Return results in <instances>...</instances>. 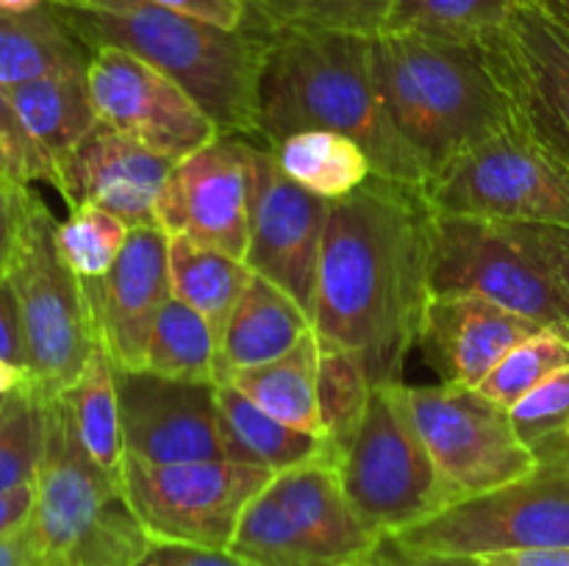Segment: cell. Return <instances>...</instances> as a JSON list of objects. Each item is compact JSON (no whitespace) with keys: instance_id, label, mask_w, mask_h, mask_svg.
Listing matches in <instances>:
<instances>
[{"instance_id":"obj_1","label":"cell","mask_w":569,"mask_h":566,"mask_svg":"<svg viewBox=\"0 0 569 566\" xmlns=\"http://www.w3.org/2000/svg\"><path fill=\"white\" fill-rule=\"evenodd\" d=\"M431 228L422 186L376 172L328 211L311 331L320 347L361 353L372 386L403 383L417 350L431 303Z\"/></svg>"},{"instance_id":"obj_2","label":"cell","mask_w":569,"mask_h":566,"mask_svg":"<svg viewBox=\"0 0 569 566\" xmlns=\"http://www.w3.org/2000/svg\"><path fill=\"white\" fill-rule=\"evenodd\" d=\"M337 131L353 139L376 175L426 186V166L395 128L372 72V37L267 31L250 142L270 150L289 133Z\"/></svg>"},{"instance_id":"obj_3","label":"cell","mask_w":569,"mask_h":566,"mask_svg":"<svg viewBox=\"0 0 569 566\" xmlns=\"http://www.w3.org/2000/svg\"><path fill=\"white\" fill-rule=\"evenodd\" d=\"M89 50L120 48L178 83L217 125L220 137L253 139L256 81L267 31L164 9L153 0H53Z\"/></svg>"},{"instance_id":"obj_4","label":"cell","mask_w":569,"mask_h":566,"mask_svg":"<svg viewBox=\"0 0 569 566\" xmlns=\"http://www.w3.org/2000/svg\"><path fill=\"white\" fill-rule=\"evenodd\" d=\"M372 72L395 128L426 166L428 181L456 155L515 122L481 42L378 33Z\"/></svg>"},{"instance_id":"obj_5","label":"cell","mask_w":569,"mask_h":566,"mask_svg":"<svg viewBox=\"0 0 569 566\" xmlns=\"http://www.w3.org/2000/svg\"><path fill=\"white\" fill-rule=\"evenodd\" d=\"M31 527L42 566H137L153 538L133 514L122 477L83 449L64 400H48Z\"/></svg>"},{"instance_id":"obj_6","label":"cell","mask_w":569,"mask_h":566,"mask_svg":"<svg viewBox=\"0 0 569 566\" xmlns=\"http://www.w3.org/2000/svg\"><path fill=\"white\" fill-rule=\"evenodd\" d=\"M56 220L31 192L9 283L20 305L28 353V386L42 400H59L100 344L98 311L87 283L56 247Z\"/></svg>"},{"instance_id":"obj_7","label":"cell","mask_w":569,"mask_h":566,"mask_svg":"<svg viewBox=\"0 0 569 566\" xmlns=\"http://www.w3.org/2000/svg\"><path fill=\"white\" fill-rule=\"evenodd\" d=\"M337 469L350 505L378 538L398 536L450 505L411 416L406 383L372 386L365 420Z\"/></svg>"},{"instance_id":"obj_8","label":"cell","mask_w":569,"mask_h":566,"mask_svg":"<svg viewBox=\"0 0 569 566\" xmlns=\"http://www.w3.org/2000/svg\"><path fill=\"white\" fill-rule=\"evenodd\" d=\"M422 192L437 214L569 228V166L517 122L448 161Z\"/></svg>"},{"instance_id":"obj_9","label":"cell","mask_w":569,"mask_h":566,"mask_svg":"<svg viewBox=\"0 0 569 566\" xmlns=\"http://www.w3.org/2000/svg\"><path fill=\"white\" fill-rule=\"evenodd\" d=\"M431 297H483L569 336V297L553 272L503 222L433 211Z\"/></svg>"},{"instance_id":"obj_10","label":"cell","mask_w":569,"mask_h":566,"mask_svg":"<svg viewBox=\"0 0 569 566\" xmlns=\"http://www.w3.org/2000/svg\"><path fill=\"white\" fill-rule=\"evenodd\" d=\"M392 538L415 553L476 558L509 549L569 547V466L539 464L531 475L456 499Z\"/></svg>"},{"instance_id":"obj_11","label":"cell","mask_w":569,"mask_h":566,"mask_svg":"<svg viewBox=\"0 0 569 566\" xmlns=\"http://www.w3.org/2000/svg\"><path fill=\"white\" fill-rule=\"evenodd\" d=\"M122 488L153 542L228 549L244 508L276 472L237 461L148 464L126 455Z\"/></svg>"},{"instance_id":"obj_12","label":"cell","mask_w":569,"mask_h":566,"mask_svg":"<svg viewBox=\"0 0 569 566\" xmlns=\"http://www.w3.org/2000/svg\"><path fill=\"white\" fill-rule=\"evenodd\" d=\"M409 405L450 503L492 492L539 466L537 455L517 436L509 408L478 388L409 386Z\"/></svg>"},{"instance_id":"obj_13","label":"cell","mask_w":569,"mask_h":566,"mask_svg":"<svg viewBox=\"0 0 569 566\" xmlns=\"http://www.w3.org/2000/svg\"><path fill=\"white\" fill-rule=\"evenodd\" d=\"M515 122L569 166V20L545 0H526L481 39Z\"/></svg>"},{"instance_id":"obj_14","label":"cell","mask_w":569,"mask_h":566,"mask_svg":"<svg viewBox=\"0 0 569 566\" xmlns=\"http://www.w3.org/2000/svg\"><path fill=\"white\" fill-rule=\"evenodd\" d=\"M328 211L331 200L306 192L278 166L270 150L250 142V239L244 264L292 294L309 316H315Z\"/></svg>"},{"instance_id":"obj_15","label":"cell","mask_w":569,"mask_h":566,"mask_svg":"<svg viewBox=\"0 0 569 566\" xmlns=\"http://www.w3.org/2000/svg\"><path fill=\"white\" fill-rule=\"evenodd\" d=\"M87 81L98 120L156 153L181 161L220 137L211 117L172 78L128 50H92Z\"/></svg>"},{"instance_id":"obj_16","label":"cell","mask_w":569,"mask_h":566,"mask_svg":"<svg viewBox=\"0 0 569 566\" xmlns=\"http://www.w3.org/2000/svg\"><path fill=\"white\" fill-rule=\"evenodd\" d=\"M156 225L244 261L250 239V142L217 137L176 161L156 203Z\"/></svg>"},{"instance_id":"obj_17","label":"cell","mask_w":569,"mask_h":566,"mask_svg":"<svg viewBox=\"0 0 569 566\" xmlns=\"http://www.w3.org/2000/svg\"><path fill=\"white\" fill-rule=\"evenodd\" d=\"M122 447L148 464L228 461L217 383L172 381L148 370H114Z\"/></svg>"},{"instance_id":"obj_18","label":"cell","mask_w":569,"mask_h":566,"mask_svg":"<svg viewBox=\"0 0 569 566\" xmlns=\"http://www.w3.org/2000/svg\"><path fill=\"white\" fill-rule=\"evenodd\" d=\"M87 286L98 311L100 342L114 370H142L150 331L172 297L170 233L159 225L131 228L109 275Z\"/></svg>"},{"instance_id":"obj_19","label":"cell","mask_w":569,"mask_h":566,"mask_svg":"<svg viewBox=\"0 0 569 566\" xmlns=\"http://www.w3.org/2000/svg\"><path fill=\"white\" fill-rule=\"evenodd\" d=\"M176 159L98 122L61 166L59 194L67 205L94 203L128 228L156 225V203Z\"/></svg>"},{"instance_id":"obj_20","label":"cell","mask_w":569,"mask_h":566,"mask_svg":"<svg viewBox=\"0 0 569 566\" xmlns=\"http://www.w3.org/2000/svg\"><path fill=\"white\" fill-rule=\"evenodd\" d=\"M539 322L506 311L483 297H431L422 320V358L439 375V383L478 388L489 372L533 333Z\"/></svg>"},{"instance_id":"obj_21","label":"cell","mask_w":569,"mask_h":566,"mask_svg":"<svg viewBox=\"0 0 569 566\" xmlns=\"http://www.w3.org/2000/svg\"><path fill=\"white\" fill-rule=\"evenodd\" d=\"M270 492L292 516L295 525L337 566L359 564L381 542L350 505L333 461H311L278 472Z\"/></svg>"},{"instance_id":"obj_22","label":"cell","mask_w":569,"mask_h":566,"mask_svg":"<svg viewBox=\"0 0 569 566\" xmlns=\"http://www.w3.org/2000/svg\"><path fill=\"white\" fill-rule=\"evenodd\" d=\"M309 331L311 316L300 309L298 300L250 272L217 344V383L228 381L233 372L281 358Z\"/></svg>"},{"instance_id":"obj_23","label":"cell","mask_w":569,"mask_h":566,"mask_svg":"<svg viewBox=\"0 0 569 566\" xmlns=\"http://www.w3.org/2000/svg\"><path fill=\"white\" fill-rule=\"evenodd\" d=\"M217 403L228 461L264 466L276 475L311 461H333L339 466V453L328 438L276 420L231 383H217Z\"/></svg>"},{"instance_id":"obj_24","label":"cell","mask_w":569,"mask_h":566,"mask_svg":"<svg viewBox=\"0 0 569 566\" xmlns=\"http://www.w3.org/2000/svg\"><path fill=\"white\" fill-rule=\"evenodd\" d=\"M92 50L81 42L59 6L0 11V87L11 89L56 72L89 70Z\"/></svg>"},{"instance_id":"obj_25","label":"cell","mask_w":569,"mask_h":566,"mask_svg":"<svg viewBox=\"0 0 569 566\" xmlns=\"http://www.w3.org/2000/svg\"><path fill=\"white\" fill-rule=\"evenodd\" d=\"M6 92L26 131L59 170L61 186V166L100 122L94 114L92 94H89L87 70L56 72V75L37 78Z\"/></svg>"},{"instance_id":"obj_26","label":"cell","mask_w":569,"mask_h":566,"mask_svg":"<svg viewBox=\"0 0 569 566\" xmlns=\"http://www.w3.org/2000/svg\"><path fill=\"white\" fill-rule=\"evenodd\" d=\"M317 366H320V342L315 331H309L281 358L253 366V370L233 372L222 383H231L276 420L322 436L320 405H317Z\"/></svg>"},{"instance_id":"obj_27","label":"cell","mask_w":569,"mask_h":566,"mask_svg":"<svg viewBox=\"0 0 569 566\" xmlns=\"http://www.w3.org/2000/svg\"><path fill=\"white\" fill-rule=\"evenodd\" d=\"M270 153L298 186L331 203L353 194L372 175L370 155L337 131L289 133Z\"/></svg>"},{"instance_id":"obj_28","label":"cell","mask_w":569,"mask_h":566,"mask_svg":"<svg viewBox=\"0 0 569 566\" xmlns=\"http://www.w3.org/2000/svg\"><path fill=\"white\" fill-rule=\"evenodd\" d=\"M250 281L244 261L220 250L200 247L183 236H170V286L172 297L198 311L214 331L220 344L233 305Z\"/></svg>"},{"instance_id":"obj_29","label":"cell","mask_w":569,"mask_h":566,"mask_svg":"<svg viewBox=\"0 0 569 566\" xmlns=\"http://www.w3.org/2000/svg\"><path fill=\"white\" fill-rule=\"evenodd\" d=\"M72 416L83 449L111 475H122V422H120V392H117V372L109 358V350L100 342L89 355L87 366L78 381L61 394Z\"/></svg>"},{"instance_id":"obj_30","label":"cell","mask_w":569,"mask_h":566,"mask_svg":"<svg viewBox=\"0 0 569 566\" xmlns=\"http://www.w3.org/2000/svg\"><path fill=\"white\" fill-rule=\"evenodd\" d=\"M142 370L172 381L217 383L214 331L198 311L170 297L150 331Z\"/></svg>"},{"instance_id":"obj_31","label":"cell","mask_w":569,"mask_h":566,"mask_svg":"<svg viewBox=\"0 0 569 566\" xmlns=\"http://www.w3.org/2000/svg\"><path fill=\"white\" fill-rule=\"evenodd\" d=\"M526 0H392L381 33H420L445 42H481Z\"/></svg>"},{"instance_id":"obj_32","label":"cell","mask_w":569,"mask_h":566,"mask_svg":"<svg viewBox=\"0 0 569 566\" xmlns=\"http://www.w3.org/2000/svg\"><path fill=\"white\" fill-rule=\"evenodd\" d=\"M228 549L248 566H337L295 525L270 486L244 508Z\"/></svg>"},{"instance_id":"obj_33","label":"cell","mask_w":569,"mask_h":566,"mask_svg":"<svg viewBox=\"0 0 569 566\" xmlns=\"http://www.w3.org/2000/svg\"><path fill=\"white\" fill-rule=\"evenodd\" d=\"M392 0H244V22L261 31H339L378 37Z\"/></svg>"},{"instance_id":"obj_34","label":"cell","mask_w":569,"mask_h":566,"mask_svg":"<svg viewBox=\"0 0 569 566\" xmlns=\"http://www.w3.org/2000/svg\"><path fill=\"white\" fill-rule=\"evenodd\" d=\"M370 394L372 381L361 353L345 347H320L317 405H320L322 436L331 442L339 458L365 420Z\"/></svg>"},{"instance_id":"obj_35","label":"cell","mask_w":569,"mask_h":566,"mask_svg":"<svg viewBox=\"0 0 569 566\" xmlns=\"http://www.w3.org/2000/svg\"><path fill=\"white\" fill-rule=\"evenodd\" d=\"M131 228L94 203L72 205L70 216L56 225V247L83 283H100L122 253Z\"/></svg>"},{"instance_id":"obj_36","label":"cell","mask_w":569,"mask_h":566,"mask_svg":"<svg viewBox=\"0 0 569 566\" xmlns=\"http://www.w3.org/2000/svg\"><path fill=\"white\" fill-rule=\"evenodd\" d=\"M48 431V400L31 386L6 397L0 411V494L33 483Z\"/></svg>"},{"instance_id":"obj_37","label":"cell","mask_w":569,"mask_h":566,"mask_svg":"<svg viewBox=\"0 0 569 566\" xmlns=\"http://www.w3.org/2000/svg\"><path fill=\"white\" fill-rule=\"evenodd\" d=\"M569 366V336L559 331H545L533 333L526 342L517 344L492 372L487 381L478 386L483 397L492 403L511 408L520 403L528 392L553 377L556 372L567 370Z\"/></svg>"},{"instance_id":"obj_38","label":"cell","mask_w":569,"mask_h":566,"mask_svg":"<svg viewBox=\"0 0 569 566\" xmlns=\"http://www.w3.org/2000/svg\"><path fill=\"white\" fill-rule=\"evenodd\" d=\"M520 442L533 455L548 453L569 433V366L556 372L509 408Z\"/></svg>"},{"instance_id":"obj_39","label":"cell","mask_w":569,"mask_h":566,"mask_svg":"<svg viewBox=\"0 0 569 566\" xmlns=\"http://www.w3.org/2000/svg\"><path fill=\"white\" fill-rule=\"evenodd\" d=\"M517 242L526 244L559 281L569 297V228L556 225H526V222H503Z\"/></svg>"},{"instance_id":"obj_40","label":"cell","mask_w":569,"mask_h":566,"mask_svg":"<svg viewBox=\"0 0 569 566\" xmlns=\"http://www.w3.org/2000/svg\"><path fill=\"white\" fill-rule=\"evenodd\" d=\"M31 192L33 186H22L0 175V277L9 275L14 261Z\"/></svg>"},{"instance_id":"obj_41","label":"cell","mask_w":569,"mask_h":566,"mask_svg":"<svg viewBox=\"0 0 569 566\" xmlns=\"http://www.w3.org/2000/svg\"><path fill=\"white\" fill-rule=\"evenodd\" d=\"M137 566H248L231 549L198 547V544L153 542Z\"/></svg>"},{"instance_id":"obj_42","label":"cell","mask_w":569,"mask_h":566,"mask_svg":"<svg viewBox=\"0 0 569 566\" xmlns=\"http://www.w3.org/2000/svg\"><path fill=\"white\" fill-rule=\"evenodd\" d=\"M0 358L28 372L26 336H22L20 305L9 277H0Z\"/></svg>"},{"instance_id":"obj_43","label":"cell","mask_w":569,"mask_h":566,"mask_svg":"<svg viewBox=\"0 0 569 566\" xmlns=\"http://www.w3.org/2000/svg\"><path fill=\"white\" fill-rule=\"evenodd\" d=\"M164 9L181 11V14L198 17V20L214 22L220 28H242L244 0H153Z\"/></svg>"},{"instance_id":"obj_44","label":"cell","mask_w":569,"mask_h":566,"mask_svg":"<svg viewBox=\"0 0 569 566\" xmlns=\"http://www.w3.org/2000/svg\"><path fill=\"white\" fill-rule=\"evenodd\" d=\"M33 503H37V486L33 483L0 494V538L31 522Z\"/></svg>"},{"instance_id":"obj_45","label":"cell","mask_w":569,"mask_h":566,"mask_svg":"<svg viewBox=\"0 0 569 566\" xmlns=\"http://www.w3.org/2000/svg\"><path fill=\"white\" fill-rule=\"evenodd\" d=\"M483 566H569V547L509 549V553L478 555Z\"/></svg>"},{"instance_id":"obj_46","label":"cell","mask_w":569,"mask_h":566,"mask_svg":"<svg viewBox=\"0 0 569 566\" xmlns=\"http://www.w3.org/2000/svg\"><path fill=\"white\" fill-rule=\"evenodd\" d=\"M0 566H42L31 522L0 538Z\"/></svg>"},{"instance_id":"obj_47","label":"cell","mask_w":569,"mask_h":566,"mask_svg":"<svg viewBox=\"0 0 569 566\" xmlns=\"http://www.w3.org/2000/svg\"><path fill=\"white\" fill-rule=\"evenodd\" d=\"M392 538V536H389ZM395 542V538H392ZM395 547H398V558L403 566H483L481 558H476V555H445V553H415V549H406L400 547L398 542H395Z\"/></svg>"},{"instance_id":"obj_48","label":"cell","mask_w":569,"mask_h":566,"mask_svg":"<svg viewBox=\"0 0 569 566\" xmlns=\"http://www.w3.org/2000/svg\"><path fill=\"white\" fill-rule=\"evenodd\" d=\"M353 566H403L398 558V547H395V542L389 536H383L381 542L376 544V547L370 549V553L365 555V558L359 560V564Z\"/></svg>"},{"instance_id":"obj_49","label":"cell","mask_w":569,"mask_h":566,"mask_svg":"<svg viewBox=\"0 0 569 566\" xmlns=\"http://www.w3.org/2000/svg\"><path fill=\"white\" fill-rule=\"evenodd\" d=\"M28 383V372L20 366L9 364V361L0 358V397H9L11 392L22 388Z\"/></svg>"},{"instance_id":"obj_50","label":"cell","mask_w":569,"mask_h":566,"mask_svg":"<svg viewBox=\"0 0 569 566\" xmlns=\"http://www.w3.org/2000/svg\"><path fill=\"white\" fill-rule=\"evenodd\" d=\"M539 464H565V466H569V433L565 438H561L559 444H553L548 453L539 455Z\"/></svg>"},{"instance_id":"obj_51","label":"cell","mask_w":569,"mask_h":566,"mask_svg":"<svg viewBox=\"0 0 569 566\" xmlns=\"http://www.w3.org/2000/svg\"><path fill=\"white\" fill-rule=\"evenodd\" d=\"M545 3L553 6V9L559 11V14H565L567 20H569V0H545Z\"/></svg>"},{"instance_id":"obj_52","label":"cell","mask_w":569,"mask_h":566,"mask_svg":"<svg viewBox=\"0 0 569 566\" xmlns=\"http://www.w3.org/2000/svg\"><path fill=\"white\" fill-rule=\"evenodd\" d=\"M3 403H6V397H0V411H3Z\"/></svg>"},{"instance_id":"obj_53","label":"cell","mask_w":569,"mask_h":566,"mask_svg":"<svg viewBox=\"0 0 569 566\" xmlns=\"http://www.w3.org/2000/svg\"><path fill=\"white\" fill-rule=\"evenodd\" d=\"M50 3H53V0H50Z\"/></svg>"}]
</instances>
